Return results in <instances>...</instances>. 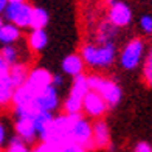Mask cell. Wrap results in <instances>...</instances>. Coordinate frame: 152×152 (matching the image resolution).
<instances>
[{"label": "cell", "instance_id": "obj_1", "mask_svg": "<svg viewBox=\"0 0 152 152\" xmlns=\"http://www.w3.org/2000/svg\"><path fill=\"white\" fill-rule=\"evenodd\" d=\"M115 54H116L115 44L107 42L101 45L87 44L82 47V51L79 56L82 58L84 64L90 67H96V68H102V67H109L115 61Z\"/></svg>", "mask_w": 152, "mask_h": 152}, {"label": "cell", "instance_id": "obj_2", "mask_svg": "<svg viewBox=\"0 0 152 152\" xmlns=\"http://www.w3.org/2000/svg\"><path fill=\"white\" fill-rule=\"evenodd\" d=\"M87 82H88V88H90L92 92L98 93L101 98L106 101L107 107H115L116 104H120L123 92H121V88L116 82L106 79V78L98 76V75L87 76Z\"/></svg>", "mask_w": 152, "mask_h": 152}, {"label": "cell", "instance_id": "obj_3", "mask_svg": "<svg viewBox=\"0 0 152 152\" xmlns=\"http://www.w3.org/2000/svg\"><path fill=\"white\" fill-rule=\"evenodd\" d=\"M70 141L84 148L86 151L93 149L92 141V124L88 123L81 113L72 115V126H70Z\"/></svg>", "mask_w": 152, "mask_h": 152}, {"label": "cell", "instance_id": "obj_4", "mask_svg": "<svg viewBox=\"0 0 152 152\" xmlns=\"http://www.w3.org/2000/svg\"><path fill=\"white\" fill-rule=\"evenodd\" d=\"M31 10L33 6L28 3H8L3 11L5 19L8 20V23L16 25L19 30L30 28V17H31Z\"/></svg>", "mask_w": 152, "mask_h": 152}, {"label": "cell", "instance_id": "obj_5", "mask_svg": "<svg viewBox=\"0 0 152 152\" xmlns=\"http://www.w3.org/2000/svg\"><path fill=\"white\" fill-rule=\"evenodd\" d=\"M59 90L53 86L45 87L40 93H37L31 101L34 112H50L53 113L59 107Z\"/></svg>", "mask_w": 152, "mask_h": 152}, {"label": "cell", "instance_id": "obj_6", "mask_svg": "<svg viewBox=\"0 0 152 152\" xmlns=\"http://www.w3.org/2000/svg\"><path fill=\"white\" fill-rule=\"evenodd\" d=\"M143 53H144V44L141 39H132L129 44H126L120 56L123 68H126V70L137 68L141 62Z\"/></svg>", "mask_w": 152, "mask_h": 152}, {"label": "cell", "instance_id": "obj_7", "mask_svg": "<svg viewBox=\"0 0 152 152\" xmlns=\"http://www.w3.org/2000/svg\"><path fill=\"white\" fill-rule=\"evenodd\" d=\"M51 78H53V75L48 70H45V68H34V70H31L28 73V78H26L23 87L33 96H36L45 87L51 86Z\"/></svg>", "mask_w": 152, "mask_h": 152}, {"label": "cell", "instance_id": "obj_8", "mask_svg": "<svg viewBox=\"0 0 152 152\" xmlns=\"http://www.w3.org/2000/svg\"><path fill=\"white\" fill-rule=\"evenodd\" d=\"M132 20V11H130L129 5H126L124 2H118L110 5V11H109V22L112 23L116 28H123L127 26Z\"/></svg>", "mask_w": 152, "mask_h": 152}, {"label": "cell", "instance_id": "obj_9", "mask_svg": "<svg viewBox=\"0 0 152 152\" xmlns=\"http://www.w3.org/2000/svg\"><path fill=\"white\" fill-rule=\"evenodd\" d=\"M82 110L88 115V116H95V118H99L106 113L107 110V104L106 101L101 98V96L96 92H88L84 98H82Z\"/></svg>", "mask_w": 152, "mask_h": 152}, {"label": "cell", "instance_id": "obj_10", "mask_svg": "<svg viewBox=\"0 0 152 152\" xmlns=\"http://www.w3.org/2000/svg\"><path fill=\"white\" fill-rule=\"evenodd\" d=\"M16 134L22 141L25 143H33L37 137V132L33 124V116H26V118H17L16 120Z\"/></svg>", "mask_w": 152, "mask_h": 152}, {"label": "cell", "instance_id": "obj_11", "mask_svg": "<svg viewBox=\"0 0 152 152\" xmlns=\"http://www.w3.org/2000/svg\"><path fill=\"white\" fill-rule=\"evenodd\" d=\"M92 141H93V148H107L110 146V132L106 121H96L92 126Z\"/></svg>", "mask_w": 152, "mask_h": 152}, {"label": "cell", "instance_id": "obj_12", "mask_svg": "<svg viewBox=\"0 0 152 152\" xmlns=\"http://www.w3.org/2000/svg\"><path fill=\"white\" fill-rule=\"evenodd\" d=\"M82 70H84V61L79 54H68L62 61V72L65 75L75 78L78 75H82Z\"/></svg>", "mask_w": 152, "mask_h": 152}, {"label": "cell", "instance_id": "obj_13", "mask_svg": "<svg viewBox=\"0 0 152 152\" xmlns=\"http://www.w3.org/2000/svg\"><path fill=\"white\" fill-rule=\"evenodd\" d=\"M28 65L25 62H19V64H14L10 67V72H8V76L11 79V84L14 86V88H19L25 84L26 78H28Z\"/></svg>", "mask_w": 152, "mask_h": 152}, {"label": "cell", "instance_id": "obj_14", "mask_svg": "<svg viewBox=\"0 0 152 152\" xmlns=\"http://www.w3.org/2000/svg\"><path fill=\"white\" fill-rule=\"evenodd\" d=\"M20 39V30L12 23H3L0 28V42L3 45H14Z\"/></svg>", "mask_w": 152, "mask_h": 152}, {"label": "cell", "instance_id": "obj_15", "mask_svg": "<svg viewBox=\"0 0 152 152\" xmlns=\"http://www.w3.org/2000/svg\"><path fill=\"white\" fill-rule=\"evenodd\" d=\"M53 118L54 116L50 112H36L33 115V124H34V129H36V132H37V137L40 134H44L45 130L51 126Z\"/></svg>", "mask_w": 152, "mask_h": 152}, {"label": "cell", "instance_id": "obj_16", "mask_svg": "<svg viewBox=\"0 0 152 152\" xmlns=\"http://www.w3.org/2000/svg\"><path fill=\"white\" fill-rule=\"evenodd\" d=\"M48 44V36L45 30H33L28 36V45L34 51H42Z\"/></svg>", "mask_w": 152, "mask_h": 152}, {"label": "cell", "instance_id": "obj_17", "mask_svg": "<svg viewBox=\"0 0 152 152\" xmlns=\"http://www.w3.org/2000/svg\"><path fill=\"white\" fill-rule=\"evenodd\" d=\"M48 23V12L44 8H33L30 17V28L31 30H44Z\"/></svg>", "mask_w": 152, "mask_h": 152}, {"label": "cell", "instance_id": "obj_18", "mask_svg": "<svg viewBox=\"0 0 152 152\" xmlns=\"http://www.w3.org/2000/svg\"><path fill=\"white\" fill-rule=\"evenodd\" d=\"M12 93H14V86L11 84L10 76H2L0 78V106L10 104L12 99Z\"/></svg>", "mask_w": 152, "mask_h": 152}, {"label": "cell", "instance_id": "obj_19", "mask_svg": "<svg viewBox=\"0 0 152 152\" xmlns=\"http://www.w3.org/2000/svg\"><path fill=\"white\" fill-rule=\"evenodd\" d=\"M90 92V88H88V82H87V76L84 75H78L75 76L73 79V84H72V90H70V95H75L78 96V98H84V96Z\"/></svg>", "mask_w": 152, "mask_h": 152}, {"label": "cell", "instance_id": "obj_20", "mask_svg": "<svg viewBox=\"0 0 152 152\" xmlns=\"http://www.w3.org/2000/svg\"><path fill=\"white\" fill-rule=\"evenodd\" d=\"M0 56L6 65L11 67L20 62V50L14 45H3V48L0 50Z\"/></svg>", "mask_w": 152, "mask_h": 152}, {"label": "cell", "instance_id": "obj_21", "mask_svg": "<svg viewBox=\"0 0 152 152\" xmlns=\"http://www.w3.org/2000/svg\"><path fill=\"white\" fill-rule=\"evenodd\" d=\"M64 112L65 115H78L82 112V99L75 95H68L64 101Z\"/></svg>", "mask_w": 152, "mask_h": 152}, {"label": "cell", "instance_id": "obj_22", "mask_svg": "<svg viewBox=\"0 0 152 152\" xmlns=\"http://www.w3.org/2000/svg\"><path fill=\"white\" fill-rule=\"evenodd\" d=\"M115 34H116V26H113L110 22L102 23V25H101V28H99V34H98L99 45H101V44L112 42V39L115 37Z\"/></svg>", "mask_w": 152, "mask_h": 152}, {"label": "cell", "instance_id": "obj_23", "mask_svg": "<svg viewBox=\"0 0 152 152\" xmlns=\"http://www.w3.org/2000/svg\"><path fill=\"white\" fill-rule=\"evenodd\" d=\"M5 152H31V151L25 141H22L19 137H14V138H11V141Z\"/></svg>", "mask_w": 152, "mask_h": 152}, {"label": "cell", "instance_id": "obj_24", "mask_svg": "<svg viewBox=\"0 0 152 152\" xmlns=\"http://www.w3.org/2000/svg\"><path fill=\"white\" fill-rule=\"evenodd\" d=\"M143 75H144V81H146V84L152 87V48L149 50L148 58H146V61H144Z\"/></svg>", "mask_w": 152, "mask_h": 152}, {"label": "cell", "instance_id": "obj_25", "mask_svg": "<svg viewBox=\"0 0 152 152\" xmlns=\"http://www.w3.org/2000/svg\"><path fill=\"white\" fill-rule=\"evenodd\" d=\"M140 26H141V30L144 33L151 34L152 33V17L151 16H143L140 19Z\"/></svg>", "mask_w": 152, "mask_h": 152}, {"label": "cell", "instance_id": "obj_26", "mask_svg": "<svg viewBox=\"0 0 152 152\" xmlns=\"http://www.w3.org/2000/svg\"><path fill=\"white\" fill-rule=\"evenodd\" d=\"M59 152H87L84 148L78 146L75 143H68V144H64V146L59 148Z\"/></svg>", "mask_w": 152, "mask_h": 152}, {"label": "cell", "instance_id": "obj_27", "mask_svg": "<svg viewBox=\"0 0 152 152\" xmlns=\"http://www.w3.org/2000/svg\"><path fill=\"white\" fill-rule=\"evenodd\" d=\"M33 152H59V148L53 146V144H48V143H42V144H39Z\"/></svg>", "mask_w": 152, "mask_h": 152}, {"label": "cell", "instance_id": "obj_28", "mask_svg": "<svg viewBox=\"0 0 152 152\" xmlns=\"http://www.w3.org/2000/svg\"><path fill=\"white\" fill-rule=\"evenodd\" d=\"M51 86L59 90V88L64 86V76H62V75H54L51 78Z\"/></svg>", "mask_w": 152, "mask_h": 152}, {"label": "cell", "instance_id": "obj_29", "mask_svg": "<svg viewBox=\"0 0 152 152\" xmlns=\"http://www.w3.org/2000/svg\"><path fill=\"white\" fill-rule=\"evenodd\" d=\"M135 152H152V146L146 141H140L135 146Z\"/></svg>", "mask_w": 152, "mask_h": 152}, {"label": "cell", "instance_id": "obj_30", "mask_svg": "<svg viewBox=\"0 0 152 152\" xmlns=\"http://www.w3.org/2000/svg\"><path fill=\"white\" fill-rule=\"evenodd\" d=\"M5 141H6V127L3 123H0V148L5 144Z\"/></svg>", "mask_w": 152, "mask_h": 152}, {"label": "cell", "instance_id": "obj_31", "mask_svg": "<svg viewBox=\"0 0 152 152\" xmlns=\"http://www.w3.org/2000/svg\"><path fill=\"white\" fill-rule=\"evenodd\" d=\"M8 72H10V67L5 64L2 56H0V78H2V76H6V75H8Z\"/></svg>", "mask_w": 152, "mask_h": 152}, {"label": "cell", "instance_id": "obj_32", "mask_svg": "<svg viewBox=\"0 0 152 152\" xmlns=\"http://www.w3.org/2000/svg\"><path fill=\"white\" fill-rule=\"evenodd\" d=\"M6 5H8V0H0V14H3Z\"/></svg>", "mask_w": 152, "mask_h": 152}, {"label": "cell", "instance_id": "obj_33", "mask_svg": "<svg viewBox=\"0 0 152 152\" xmlns=\"http://www.w3.org/2000/svg\"><path fill=\"white\" fill-rule=\"evenodd\" d=\"M25 0H8V3H22Z\"/></svg>", "mask_w": 152, "mask_h": 152}, {"label": "cell", "instance_id": "obj_34", "mask_svg": "<svg viewBox=\"0 0 152 152\" xmlns=\"http://www.w3.org/2000/svg\"><path fill=\"white\" fill-rule=\"evenodd\" d=\"M106 2H107L109 5H112V3H115V2H116V0H106Z\"/></svg>", "mask_w": 152, "mask_h": 152}, {"label": "cell", "instance_id": "obj_35", "mask_svg": "<svg viewBox=\"0 0 152 152\" xmlns=\"http://www.w3.org/2000/svg\"><path fill=\"white\" fill-rule=\"evenodd\" d=\"M2 25H3V20H2V19H0V28H2Z\"/></svg>", "mask_w": 152, "mask_h": 152}]
</instances>
